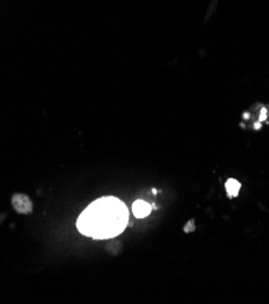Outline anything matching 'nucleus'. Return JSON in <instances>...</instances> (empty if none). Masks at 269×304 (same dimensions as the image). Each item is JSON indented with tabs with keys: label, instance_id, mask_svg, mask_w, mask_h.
Listing matches in <instances>:
<instances>
[{
	"label": "nucleus",
	"instance_id": "f257e3e1",
	"mask_svg": "<svg viewBox=\"0 0 269 304\" xmlns=\"http://www.w3.org/2000/svg\"><path fill=\"white\" fill-rule=\"evenodd\" d=\"M128 222L129 211L125 204L114 196H103L86 207L77 225L84 235L103 240L122 234Z\"/></svg>",
	"mask_w": 269,
	"mask_h": 304
},
{
	"label": "nucleus",
	"instance_id": "f03ea898",
	"mask_svg": "<svg viewBox=\"0 0 269 304\" xmlns=\"http://www.w3.org/2000/svg\"><path fill=\"white\" fill-rule=\"evenodd\" d=\"M12 206L16 212L22 215H28L33 211V204L31 199L25 194H15L12 196Z\"/></svg>",
	"mask_w": 269,
	"mask_h": 304
},
{
	"label": "nucleus",
	"instance_id": "7ed1b4c3",
	"mask_svg": "<svg viewBox=\"0 0 269 304\" xmlns=\"http://www.w3.org/2000/svg\"><path fill=\"white\" fill-rule=\"evenodd\" d=\"M134 215L137 218H144V217L149 216L150 211H152V206L143 200H137L134 201L133 205Z\"/></svg>",
	"mask_w": 269,
	"mask_h": 304
},
{
	"label": "nucleus",
	"instance_id": "20e7f679",
	"mask_svg": "<svg viewBox=\"0 0 269 304\" xmlns=\"http://www.w3.org/2000/svg\"><path fill=\"white\" fill-rule=\"evenodd\" d=\"M241 189V183L234 178H229L225 182V190H227L228 198H236Z\"/></svg>",
	"mask_w": 269,
	"mask_h": 304
},
{
	"label": "nucleus",
	"instance_id": "39448f33",
	"mask_svg": "<svg viewBox=\"0 0 269 304\" xmlns=\"http://www.w3.org/2000/svg\"><path fill=\"white\" fill-rule=\"evenodd\" d=\"M194 229H195L194 220H189V222L187 223V225H185V227H184L185 233H189V231H193Z\"/></svg>",
	"mask_w": 269,
	"mask_h": 304
}]
</instances>
